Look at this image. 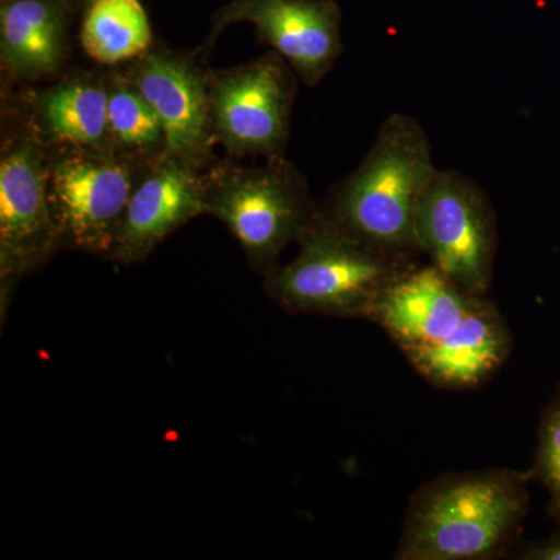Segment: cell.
I'll list each match as a JSON object with an SVG mask.
<instances>
[{"label": "cell", "instance_id": "6da1fadb", "mask_svg": "<svg viewBox=\"0 0 560 560\" xmlns=\"http://www.w3.org/2000/svg\"><path fill=\"white\" fill-rule=\"evenodd\" d=\"M530 475L514 469L451 471L416 490L397 560H485L504 555L529 510Z\"/></svg>", "mask_w": 560, "mask_h": 560}, {"label": "cell", "instance_id": "7a4b0ae2", "mask_svg": "<svg viewBox=\"0 0 560 560\" xmlns=\"http://www.w3.org/2000/svg\"><path fill=\"white\" fill-rule=\"evenodd\" d=\"M436 172L422 125L390 114L364 160L335 187L320 212L364 242L412 259L419 254L416 212Z\"/></svg>", "mask_w": 560, "mask_h": 560}, {"label": "cell", "instance_id": "3957f363", "mask_svg": "<svg viewBox=\"0 0 560 560\" xmlns=\"http://www.w3.org/2000/svg\"><path fill=\"white\" fill-rule=\"evenodd\" d=\"M296 257L265 276V290L291 313L370 319L385 291L412 267L319 212L298 241Z\"/></svg>", "mask_w": 560, "mask_h": 560}, {"label": "cell", "instance_id": "277c9868", "mask_svg": "<svg viewBox=\"0 0 560 560\" xmlns=\"http://www.w3.org/2000/svg\"><path fill=\"white\" fill-rule=\"evenodd\" d=\"M205 205L206 215L228 228L264 278L319 212L307 180L283 156L260 165L215 162L205 171Z\"/></svg>", "mask_w": 560, "mask_h": 560}, {"label": "cell", "instance_id": "5b68a950", "mask_svg": "<svg viewBox=\"0 0 560 560\" xmlns=\"http://www.w3.org/2000/svg\"><path fill=\"white\" fill-rule=\"evenodd\" d=\"M61 249L47 180V150L11 106L2 105L0 149V308L18 283Z\"/></svg>", "mask_w": 560, "mask_h": 560}, {"label": "cell", "instance_id": "8992f818", "mask_svg": "<svg viewBox=\"0 0 560 560\" xmlns=\"http://www.w3.org/2000/svg\"><path fill=\"white\" fill-rule=\"evenodd\" d=\"M46 150L61 249L108 259L132 194L153 164L101 151Z\"/></svg>", "mask_w": 560, "mask_h": 560}, {"label": "cell", "instance_id": "52a82bcc", "mask_svg": "<svg viewBox=\"0 0 560 560\" xmlns=\"http://www.w3.org/2000/svg\"><path fill=\"white\" fill-rule=\"evenodd\" d=\"M296 73L276 51L208 70L213 136L232 160L279 158L290 138Z\"/></svg>", "mask_w": 560, "mask_h": 560}, {"label": "cell", "instance_id": "ba28073f", "mask_svg": "<svg viewBox=\"0 0 560 560\" xmlns=\"http://www.w3.org/2000/svg\"><path fill=\"white\" fill-rule=\"evenodd\" d=\"M418 253L464 290L486 296L493 279L497 223L485 191L456 171H440L419 202Z\"/></svg>", "mask_w": 560, "mask_h": 560}, {"label": "cell", "instance_id": "9c48e42d", "mask_svg": "<svg viewBox=\"0 0 560 560\" xmlns=\"http://www.w3.org/2000/svg\"><path fill=\"white\" fill-rule=\"evenodd\" d=\"M200 54L156 46L127 65L121 72L153 106L164 127L165 156L208 171L217 160L208 90V70Z\"/></svg>", "mask_w": 560, "mask_h": 560}, {"label": "cell", "instance_id": "30bf717a", "mask_svg": "<svg viewBox=\"0 0 560 560\" xmlns=\"http://www.w3.org/2000/svg\"><path fill=\"white\" fill-rule=\"evenodd\" d=\"M238 22L253 25L257 38L311 88L326 79L342 54V13L335 0H231L213 14L201 54Z\"/></svg>", "mask_w": 560, "mask_h": 560}, {"label": "cell", "instance_id": "8fae6325", "mask_svg": "<svg viewBox=\"0 0 560 560\" xmlns=\"http://www.w3.org/2000/svg\"><path fill=\"white\" fill-rule=\"evenodd\" d=\"M106 73V68L65 72L44 84L3 92V103L27 121L46 149L113 153Z\"/></svg>", "mask_w": 560, "mask_h": 560}, {"label": "cell", "instance_id": "7c38bea8", "mask_svg": "<svg viewBox=\"0 0 560 560\" xmlns=\"http://www.w3.org/2000/svg\"><path fill=\"white\" fill-rule=\"evenodd\" d=\"M200 215H206L205 171L164 156L132 194L108 259L142 264L168 235Z\"/></svg>", "mask_w": 560, "mask_h": 560}, {"label": "cell", "instance_id": "4fadbf2b", "mask_svg": "<svg viewBox=\"0 0 560 560\" xmlns=\"http://www.w3.org/2000/svg\"><path fill=\"white\" fill-rule=\"evenodd\" d=\"M482 298L464 290L431 264L412 265L385 291L370 320L410 357L451 337Z\"/></svg>", "mask_w": 560, "mask_h": 560}, {"label": "cell", "instance_id": "5bb4252c", "mask_svg": "<svg viewBox=\"0 0 560 560\" xmlns=\"http://www.w3.org/2000/svg\"><path fill=\"white\" fill-rule=\"evenodd\" d=\"M73 14L68 0H0L2 94L65 73Z\"/></svg>", "mask_w": 560, "mask_h": 560}, {"label": "cell", "instance_id": "9a60e30c", "mask_svg": "<svg viewBox=\"0 0 560 560\" xmlns=\"http://www.w3.org/2000/svg\"><path fill=\"white\" fill-rule=\"evenodd\" d=\"M511 348L506 320L488 298H482L451 337L411 353L407 360L438 388L470 389L500 370Z\"/></svg>", "mask_w": 560, "mask_h": 560}, {"label": "cell", "instance_id": "2e32d148", "mask_svg": "<svg viewBox=\"0 0 560 560\" xmlns=\"http://www.w3.org/2000/svg\"><path fill=\"white\" fill-rule=\"evenodd\" d=\"M84 54L102 68H120L154 46L149 14L139 0H98L80 27Z\"/></svg>", "mask_w": 560, "mask_h": 560}, {"label": "cell", "instance_id": "e0dca14e", "mask_svg": "<svg viewBox=\"0 0 560 560\" xmlns=\"http://www.w3.org/2000/svg\"><path fill=\"white\" fill-rule=\"evenodd\" d=\"M108 127L113 153L154 164L165 156L164 127L153 106L136 90L120 68H110Z\"/></svg>", "mask_w": 560, "mask_h": 560}, {"label": "cell", "instance_id": "ac0fdd59", "mask_svg": "<svg viewBox=\"0 0 560 560\" xmlns=\"http://www.w3.org/2000/svg\"><path fill=\"white\" fill-rule=\"evenodd\" d=\"M530 480L540 481L550 495L548 512L560 526V389L541 416Z\"/></svg>", "mask_w": 560, "mask_h": 560}, {"label": "cell", "instance_id": "d6986e66", "mask_svg": "<svg viewBox=\"0 0 560 560\" xmlns=\"http://www.w3.org/2000/svg\"><path fill=\"white\" fill-rule=\"evenodd\" d=\"M515 555V559L522 560H560V526L551 536L525 545Z\"/></svg>", "mask_w": 560, "mask_h": 560}, {"label": "cell", "instance_id": "ffe728a7", "mask_svg": "<svg viewBox=\"0 0 560 560\" xmlns=\"http://www.w3.org/2000/svg\"><path fill=\"white\" fill-rule=\"evenodd\" d=\"M68 2L72 10L75 11V14H83L84 11L94 5L95 2H98V0H68Z\"/></svg>", "mask_w": 560, "mask_h": 560}]
</instances>
